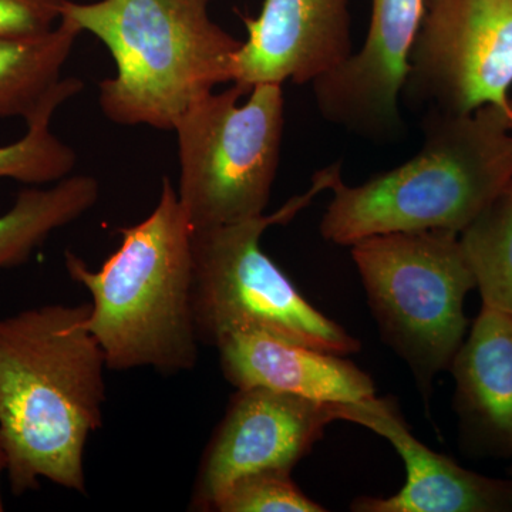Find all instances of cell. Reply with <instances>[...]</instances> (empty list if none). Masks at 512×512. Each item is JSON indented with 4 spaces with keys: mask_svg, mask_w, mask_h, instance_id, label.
I'll list each match as a JSON object with an SVG mask.
<instances>
[{
    "mask_svg": "<svg viewBox=\"0 0 512 512\" xmlns=\"http://www.w3.org/2000/svg\"><path fill=\"white\" fill-rule=\"evenodd\" d=\"M90 303L0 319V444L13 494L42 478L86 493L84 450L103 424L106 357L84 328Z\"/></svg>",
    "mask_w": 512,
    "mask_h": 512,
    "instance_id": "1",
    "label": "cell"
},
{
    "mask_svg": "<svg viewBox=\"0 0 512 512\" xmlns=\"http://www.w3.org/2000/svg\"><path fill=\"white\" fill-rule=\"evenodd\" d=\"M423 146L406 163L360 185L333 181L320 234L352 247L390 232L444 229L460 235L512 178V113L424 111Z\"/></svg>",
    "mask_w": 512,
    "mask_h": 512,
    "instance_id": "2",
    "label": "cell"
},
{
    "mask_svg": "<svg viewBox=\"0 0 512 512\" xmlns=\"http://www.w3.org/2000/svg\"><path fill=\"white\" fill-rule=\"evenodd\" d=\"M119 232L120 247L97 271L64 252L67 274L92 296L84 328L99 342L107 369H194L200 339L192 312V228L167 177L151 214Z\"/></svg>",
    "mask_w": 512,
    "mask_h": 512,
    "instance_id": "3",
    "label": "cell"
},
{
    "mask_svg": "<svg viewBox=\"0 0 512 512\" xmlns=\"http://www.w3.org/2000/svg\"><path fill=\"white\" fill-rule=\"evenodd\" d=\"M212 2L64 0L62 18L96 36L116 64V76L99 83L107 119L174 131L197 101L234 82L242 40L211 19Z\"/></svg>",
    "mask_w": 512,
    "mask_h": 512,
    "instance_id": "4",
    "label": "cell"
},
{
    "mask_svg": "<svg viewBox=\"0 0 512 512\" xmlns=\"http://www.w3.org/2000/svg\"><path fill=\"white\" fill-rule=\"evenodd\" d=\"M340 174L342 163L318 171L305 194L274 214L192 229V312L200 342L214 346L228 333L258 330L335 355L359 352V340L318 311L261 248L266 229L291 222Z\"/></svg>",
    "mask_w": 512,
    "mask_h": 512,
    "instance_id": "5",
    "label": "cell"
},
{
    "mask_svg": "<svg viewBox=\"0 0 512 512\" xmlns=\"http://www.w3.org/2000/svg\"><path fill=\"white\" fill-rule=\"evenodd\" d=\"M352 258L383 339L429 390L463 345L464 301L477 288L460 235L444 229L373 235L352 245Z\"/></svg>",
    "mask_w": 512,
    "mask_h": 512,
    "instance_id": "6",
    "label": "cell"
},
{
    "mask_svg": "<svg viewBox=\"0 0 512 512\" xmlns=\"http://www.w3.org/2000/svg\"><path fill=\"white\" fill-rule=\"evenodd\" d=\"M285 127L281 84L232 83L197 101L175 124L177 195L192 229L265 214Z\"/></svg>",
    "mask_w": 512,
    "mask_h": 512,
    "instance_id": "7",
    "label": "cell"
},
{
    "mask_svg": "<svg viewBox=\"0 0 512 512\" xmlns=\"http://www.w3.org/2000/svg\"><path fill=\"white\" fill-rule=\"evenodd\" d=\"M512 0H424L403 93L424 111H511Z\"/></svg>",
    "mask_w": 512,
    "mask_h": 512,
    "instance_id": "8",
    "label": "cell"
},
{
    "mask_svg": "<svg viewBox=\"0 0 512 512\" xmlns=\"http://www.w3.org/2000/svg\"><path fill=\"white\" fill-rule=\"evenodd\" d=\"M340 404L315 402L266 387L237 389L202 454L190 507L212 511L220 495L245 474L288 470L311 453Z\"/></svg>",
    "mask_w": 512,
    "mask_h": 512,
    "instance_id": "9",
    "label": "cell"
},
{
    "mask_svg": "<svg viewBox=\"0 0 512 512\" xmlns=\"http://www.w3.org/2000/svg\"><path fill=\"white\" fill-rule=\"evenodd\" d=\"M423 15L424 0H372L365 45L312 84L323 119L373 141L402 136L400 96Z\"/></svg>",
    "mask_w": 512,
    "mask_h": 512,
    "instance_id": "10",
    "label": "cell"
},
{
    "mask_svg": "<svg viewBox=\"0 0 512 512\" xmlns=\"http://www.w3.org/2000/svg\"><path fill=\"white\" fill-rule=\"evenodd\" d=\"M247 40L234 82L313 84L353 55L348 0H265L258 18L242 16Z\"/></svg>",
    "mask_w": 512,
    "mask_h": 512,
    "instance_id": "11",
    "label": "cell"
},
{
    "mask_svg": "<svg viewBox=\"0 0 512 512\" xmlns=\"http://www.w3.org/2000/svg\"><path fill=\"white\" fill-rule=\"evenodd\" d=\"M340 420L352 421L389 440L406 467V483L392 497L356 498V512L512 511V483L480 476L424 446L389 399L340 404Z\"/></svg>",
    "mask_w": 512,
    "mask_h": 512,
    "instance_id": "12",
    "label": "cell"
},
{
    "mask_svg": "<svg viewBox=\"0 0 512 512\" xmlns=\"http://www.w3.org/2000/svg\"><path fill=\"white\" fill-rule=\"evenodd\" d=\"M214 346L222 373L235 389L266 387L325 403L365 402L376 396L372 377L335 353L258 330L228 333Z\"/></svg>",
    "mask_w": 512,
    "mask_h": 512,
    "instance_id": "13",
    "label": "cell"
},
{
    "mask_svg": "<svg viewBox=\"0 0 512 512\" xmlns=\"http://www.w3.org/2000/svg\"><path fill=\"white\" fill-rule=\"evenodd\" d=\"M464 421L512 453V315L483 305L450 366Z\"/></svg>",
    "mask_w": 512,
    "mask_h": 512,
    "instance_id": "14",
    "label": "cell"
},
{
    "mask_svg": "<svg viewBox=\"0 0 512 512\" xmlns=\"http://www.w3.org/2000/svg\"><path fill=\"white\" fill-rule=\"evenodd\" d=\"M82 30L67 18L32 36L0 37V119L28 121L62 89V69Z\"/></svg>",
    "mask_w": 512,
    "mask_h": 512,
    "instance_id": "15",
    "label": "cell"
},
{
    "mask_svg": "<svg viewBox=\"0 0 512 512\" xmlns=\"http://www.w3.org/2000/svg\"><path fill=\"white\" fill-rule=\"evenodd\" d=\"M99 195L100 185L90 175H69L52 187L20 191L13 207L0 215V271L28 262L56 229L92 210Z\"/></svg>",
    "mask_w": 512,
    "mask_h": 512,
    "instance_id": "16",
    "label": "cell"
},
{
    "mask_svg": "<svg viewBox=\"0 0 512 512\" xmlns=\"http://www.w3.org/2000/svg\"><path fill=\"white\" fill-rule=\"evenodd\" d=\"M483 305L512 315V178L460 234Z\"/></svg>",
    "mask_w": 512,
    "mask_h": 512,
    "instance_id": "17",
    "label": "cell"
},
{
    "mask_svg": "<svg viewBox=\"0 0 512 512\" xmlns=\"http://www.w3.org/2000/svg\"><path fill=\"white\" fill-rule=\"evenodd\" d=\"M83 82L69 77L26 124L25 136L8 146H0V178L28 185L55 184L72 175L76 151L50 131V121L60 106L82 92Z\"/></svg>",
    "mask_w": 512,
    "mask_h": 512,
    "instance_id": "18",
    "label": "cell"
},
{
    "mask_svg": "<svg viewBox=\"0 0 512 512\" xmlns=\"http://www.w3.org/2000/svg\"><path fill=\"white\" fill-rule=\"evenodd\" d=\"M217 512H323L292 480L288 470L245 474L229 485L212 507Z\"/></svg>",
    "mask_w": 512,
    "mask_h": 512,
    "instance_id": "19",
    "label": "cell"
},
{
    "mask_svg": "<svg viewBox=\"0 0 512 512\" xmlns=\"http://www.w3.org/2000/svg\"><path fill=\"white\" fill-rule=\"evenodd\" d=\"M64 0H0V37L49 32L62 19Z\"/></svg>",
    "mask_w": 512,
    "mask_h": 512,
    "instance_id": "20",
    "label": "cell"
},
{
    "mask_svg": "<svg viewBox=\"0 0 512 512\" xmlns=\"http://www.w3.org/2000/svg\"><path fill=\"white\" fill-rule=\"evenodd\" d=\"M5 468V454H3L2 444H0V477H2V473ZM3 510H5V505H3L2 490H0V512Z\"/></svg>",
    "mask_w": 512,
    "mask_h": 512,
    "instance_id": "21",
    "label": "cell"
}]
</instances>
